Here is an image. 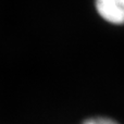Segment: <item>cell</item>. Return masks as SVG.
I'll list each match as a JSON object with an SVG mask.
<instances>
[{"instance_id": "6da1fadb", "label": "cell", "mask_w": 124, "mask_h": 124, "mask_svg": "<svg viewBox=\"0 0 124 124\" xmlns=\"http://www.w3.org/2000/svg\"><path fill=\"white\" fill-rule=\"evenodd\" d=\"M100 16L112 24H124V0H96Z\"/></svg>"}, {"instance_id": "7a4b0ae2", "label": "cell", "mask_w": 124, "mask_h": 124, "mask_svg": "<svg viewBox=\"0 0 124 124\" xmlns=\"http://www.w3.org/2000/svg\"><path fill=\"white\" fill-rule=\"evenodd\" d=\"M82 124H120L116 121L112 120L109 118H102V116H99V118H92L88 119V120L84 121Z\"/></svg>"}]
</instances>
